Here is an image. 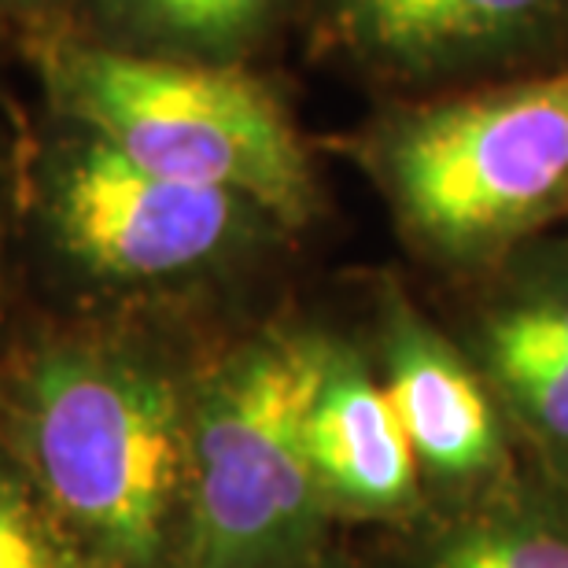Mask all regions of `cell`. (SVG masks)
<instances>
[{
    "instance_id": "obj_1",
    "label": "cell",
    "mask_w": 568,
    "mask_h": 568,
    "mask_svg": "<svg viewBox=\"0 0 568 568\" xmlns=\"http://www.w3.org/2000/svg\"><path fill=\"white\" fill-rule=\"evenodd\" d=\"M214 344L181 314L33 306L0 362V432L100 568H185L192 414Z\"/></svg>"
},
{
    "instance_id": "obj_2",
    "label": "cell",
    "mask_w": 568,
    "mask_h": 568,
    "mask_svg": "<svg viewBox=\"0 0 568 568\" xmlns=\"http://www.w3.org/2000/svg\"><path fill=\"white\" fill-rule=\"evenodd\" d=\"M19 192L30 300L49 314H181L292 236L258 203L144 170L49 111L19 138Z\"/></svg>"
},
{
    "instance_id": "obj_3",
    "label": "cell",
    "mask_w": 568,
    "mask_h": 568,
    "mask_svg": "<svg viewBox=\"0 0 568 568\" xmlns=\"http://www.w3.org/2000/svg\"><path fill=\"white\" fill-rule=\"evenodd\" d=\"M44 111L93 130L163 178L233 192L300 233L322 207L292 111L247 63L111 52L74 33L27 41Z\"/></svg>"
},
{
    "instance_id": "obj_4",
    "label": "cell",
    "mask_w": 568,
    "mask_h": 568,
    "mask_svg": "<svg viewBox=\"0 0 568 568\" xmlns=\"http://www.w3.org/2000/svg\"><path fill=\"white\" fill-rule=\"evenodd\" d=\"M333 333L266 317L211 347L192 414L185 568H314L333 517L317 495L303 417Z\"/></svg>"
},
{
    "instance_id": "obj_5",
    "label": "cell",
    "mask_w": 568,
    "mask_h": 568,
    "mask_svg": "<svg viewBox=\"0 0 568 568\" xmlns=\"http://www.w3.org/2000/svg\"><path fill=\"white\" fill-rule=\"evenodd\" d=\"M366 155L428 255H503L568 207V67L399 111Z\"/></svg>"
},
{
    "instance_id": "obj_6",
    "label": "cell",
    "mask_w": 568,
    "mask_h": 568,
    "mask_svg": "<svg viewBox=\"0 0 568 568\" xmlns=\"http://www.w3.org/2000/svg\"><path fill=\"white\" fill-rule=\"evenodd\" d=\"M373 366L410 439L425 487L432 484L469 503L514 480L509 425L476 362L462 344L443 336L395 281L377 295Z\"/></svg>"
},
{
    "instance_id": "obj_7",
    "label": "cell",
    "mask_w": 568,
    "mask_h": 568,
    "mask_svg": "<svg viewBox=\"0 0 568 568\" xmlns=\"http://www.w3.org/2000/svg\"><path fill=\"white\" fill-rule=\"evenodd\" d=\"M568 0H317V41L392 82H447L558 41Z\"/></svg>"
},
{
    "instance_id": "obj_8",
    "label": "cell",
    "mask_w": 568,
    "mask_h": 568,
    "mask_svg": "<svg viewBox=\"0 0 568 568\" xmlns=\"http://www.w3.org/2000/svg\"><path fill=\"white\" fill-rule=\"evenodd\" d=\"M303 443L333 520L403 525L425 514V476L373 355L339 336L306 406Z\"/></svg>"
},
{
    "instance_id": "obj_9",
    "label": "cell",
    "mask_w": 568,
    "mask_h": 568,
    "mask_svg": "<svg viewBox=\"0 0 568 568\" xmlns=\"http://www.w3.org/2000/svg\"><path fill=\"white\" fill-rule=\"evenodd\" d=\"M462 347L506 425L568 491V255L520 266L480 306Z\"/></svg>"
},
{
    "instance_id": "obj_10",
    "label": "cell",
    "mask_w": 568,
    "mask_h": 568,
    "mask_svg": "<svg viewBox=\"0 0 568 568\" xmlns=\"http://www.w3.org/2000/svg\"><path fill=\"white\" fill-rule=\"evenodd\" d=\"M300 8L303 0H71L60 33L144 60L247 63Z\"/></svg>"
},
{
    "instance_id": "obj_11",
    "label": "cell",
    "mask_w": 568,
    "mask_h": 568,
    "mask_svg": "<svg viewBox=\"0 0 568 568\" xmlns=\"http://www.w3.org/2000/svg\"><path fill=\"white\" fill-rule=\"evenodd\" d=\"M410 568H568V491L498 484L436 520Z\"/></svg>"
},
{
    "instance_id": "obj_12",
    "label": "cell",
    "mask_w": 568,
    "mask_h": 568,
    "mask_svg": "<svg viewBox=\"0 0 568 568\" xmlns=\"http://www.w3.org/2000/svg\"><path fill=\"white\" fill-rule=\"evenodd\" d=\"M0 568H100L0 432Z\"/></svg>"
},
{
    "instance_id": "obj_13",
    "label": "cell",
    "mask_w": 568,
    "mask_h": 568,
    "mask_svg": "<svg viewBox=\"0 0 568 568\" xmlns=\"http://www.w3.org/2000/svg\"><path fill=\"white\" fill-rule=\"evenodd\" d=\"M33 314L27 252H22V192H19V141H0V362L16 344L19 328Z\"/></svg>"
},
{
    "instance_id": "obj_14",
    "label": "cell",
    "mask_w": 568,
    "mask_h": 568,
    "mask_svg": "<svg viewBox=\"0 0 568 568\" xmlns=\"http://www.w3.org/2000/svg\"><path fill=\"white\" fill-rule=\"evenodd\" d=\"M71 0H0V27L19 33V41H38L67 30Z\"/></svg>"
},
{
    "instance_id": "obj_15",
    "label": "cell",
    "mask_w": 568,
    "mask_h": 568,
    "mask_svg": "<svg viewBox=\"0 0 568 568\" xmlns=\"http://www.w3.org/2000/svg\"><path fill=\"white\" fill-rule=\"evenodd\" d=\"M314 568H362V565H355L351 558H344V554H336L333 547H328V550H325V558L317 561Z\"/></svg>"
}]
</instances>
